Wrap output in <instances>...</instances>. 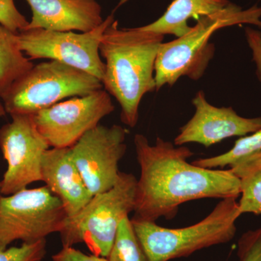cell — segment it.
I'll use <instances>...</instances> for the list:
<instances>
[{
  "instance_id": "cell-21",
  "label": "cell",
  "mask_w": 261,
  "mask_h": 261,
  "mask_svg": "<svg viewBox=\"0 0 261 261\" xmlns=\"http://www.w3.org/2000/svg\"><path fill=\"white\" fill-rule=\"evenodd\" d=\"M237 255L239 261H261V226L242 234L238 240Z\"/></svg>"
},
{
  "instance_id": "cell-25",
  "label": "cell",
  "mask_w": 261,
  "mask_h": 261,
  "mask_svg": "<svg viewBox=\"0 0 261 261\" xmlns=\"http://www.w3.org/2000/svg\"><path fill=\"white\" fill-rule=\"evenodd\" d=\"M6 114L7 113L5 111L4 106H3V103L0 102V118L5 116Z\"/></svg>"
},
{
  "instance_id": "cell-12",
  "label": "cell",
  "mask_w": 261,
  "mask_h": 261,
  "mask_svg": "<svg viewBox=\"0 0 261 261\" xmlns=\"http://www.w3.org/2000/svg\"><path fill=\"white\" fill-rule=\"evenodd\" d=\"M195 113L174 139L176 146L195 142L206 147L232 137H244L261 129V117L244 118L231 107L217 108L206 99L202 91L192 99Z\"/></svg>"
},
{
  "instance_id": "cell-24",
  "label": "cell",
  "mask_w": 261,
  "mask_h": 261,
  "mask_svg": "<svg viewBox=\"0 0 261 261\" xmlns=\"http://www.w3.org/2000/svg\"><path fill=\"white\" fill-rule=\"evenodd\" d=\"M249 47L251 48L253 61L256 65V74L261 83V33L254 29L247 28L245 30Z\"/></svg>"
},
{
  "instance_id": "cell-19",
  "label": "cell",
  "mask_w": 261,
  "mask_h": 261,
  "mask_svg": "<svg viewBox=\"0 0 261 261\" xmlns=\"http://www.w3.org/2000/svg\"><path fill=\"white\" fill-rule=\"evenodd\" d=\"M106 259L108 261H149L128 216L118 226L114 243Z\"/></svg>"
},
{
  "instance_id": "cell-18",
  "label": "cell",
  "mask_w": 261,
  "mask_h": 261,
  "mask_svg": "<svg viewBox=\"0 0 261 261\" xmlns=\"http://www.w3.org/2000/svg\"><path fill=\"white\" fill-rule=\"evenodd\" d=\"M261 154V129L241 137L231 149L219 155L194 161L192 163L209 169L232 168Z\"/></svg>"
},
{
  "instance_id": "cell-8",
  "label": "cell",
  "mask_w": 261,
  "mask_h": 261,
  "mask_svg": "<svg viewBox=\"0 0 261 261\" xmlns=\"http://www.w3.org/2000/svg\"><path fill=\"white\" fill-rule=\"evenodd\" d=\"M115 20L114 13L91 32L76 34L42 29H25L18 33L20 50L31 59H49L70 65L101 81L106 69L99 53L103 34Z\"/></svg>"
},
{
  "instance_id": "cell-7",
  "label": "cell",
  "mask_w": 261,
  "mask_h": 261,
  "mask_svg": "<svg viewBox=\"0 0 261 261\" xmlns=\"http://www.w3.org/2000/svg\"><path fill=\"white\" fill-rule=\"evenodd\" d=\"M66 213L47 187L23 189L0 196V250L17 240L33 243L60 232Z\"/></svg>"
},
{
  "instance_id": "cell-14",
  "label": "cell",
  "mask_w": 261,
  "mask_h": 261,
  "mask_svg": "<svg viewBox=\"0 0 261 261\" xmlns=\"http://www.w3.org/2000/svg\"><path fill=\"white\" fill-rule=\"evenodd\" d=\"M42 181L59 198L68 217L78 214L92 198L69 148L48 149L41 165Z\"/></svg>"
},
{
  "instance_id": "cell-27",
  "label": "cell",
  "mask_w": 261,
  "mask_h": 261,
  "mask_svg": "<svg viewBox=\"0 0 261 261\" xmlns=\"http://www.w3.org/2000/svg\"><path fill=\"white\" fill-rule=\"evenodd\" d=\"M39 261H42V260H39Z\"/></svg>"
},
{
  "instance_id": "cell-16",
  "label": "cell",
  "mask_w": 261,
  "mask_h": 261,
  "mask_svg": "<svg viewBox=\"0 0 261 261\" xmlns=\"http://www.w3.org/2000/svg\"><path fill=\"white\" fill-rule=\"evenodd\" d=\"M17 34L0 24V98L34 65L19 48Z\"/></svg>"
},
{
  "instance_id": "cell-6",
  "label": "cell",
  "mask_w": 261,
  "mask_h": 261,
  "mask_svg": "<svg viewBox=\"0 0 261 261\" xmlns=\"http://www.w3.org/2000/svg\"><path fill=\"white\" fill-rule=\"evenodd\" d=\"M103 89L94 75L53 61L34 65L1 97L7 113L36 114L65 98L83 97Z\"/></svg>"
},
{
  "instance_id": "cell-23",
  "label": "cell",
  "mask_w": 261,
  "mask_h": 261,
  "mask_svg": "<svg viewBox=\"0 0 261 261\" xmlns=\"http://www.w3.org/2000/svg\"><path fill=\"white\" fill-rule=\"evenodd\" d=\"M53 261H108L106 257L87 255L73 247H63L61 251L51 257Z\"/></svg>"
},
{
  "instance_id": "cell-13",
  "label": "cell",
  "mask_w": 261,
  "mask_h": 261,
  "mask_svg": "<svg viewBox=\"0 0 261 261\" xmlns=\"http://www.w3.org/2000/svg\"><path fill=\"white\" fill-rule=\"evenodd\" d=\"M32 12L27 29L56 32L94 30L104 21L96 0H25Z\"/></svg>"
},
{
  "instance_id": "cell-2",
  "label": "cell",
  "mask_w": 261,
  "mask_h": 261,
  "mask_svg": "<svg viewBox=\"0 0 261 261\" xmlns=\"http://www.w3.org/2000/svg\"><path fill=\"white\" fill-rule=\"evenodd\" d=\"M164 37L142 27L120 29L114 20L101 39L103 88L119 103L122 123L130 128L138 123L142 98L156 91L154 65Z\"/></svg>"
},
{
  "instance_id": "cell-3",
  "label": "cell",
  "mask_w": 261,
  "mask_h": 261,
  "mask_svg": "<svg viewBox=\"0 0 261 261\" xmlns=\"http://www.w3.org/2000/svg\"><path fill=\"white\" fill-rule=\"evenodd\" d=\"M240 24H251L261 28V6L253 5L243 10L230 3L226 8L197 20L195 27L181 37L163 43L154 65L156 91L172 87L182 76L200 80L214 58L215 47L210 39L219 29Z\"/></svg>"
},
{
  "instance_id": "cell-1",
  "label": "cell",
  "mask_w": 261,
  "mask_h": 261,
  "mask_svg": "<svg viewBox=\"0 0 261 261\" xmlns=\"http://www.w3.org/2000/svg\"><path fill=\"white\" fill-rule=\"evenodd\" d=\"M140 177L137 179L133 219L155 222L161 217L172 219L178 207L189 201L205 198L238 199L240 180L228 169L195 166L185 146L156 139L150 145L143 135L134 139Z\"/></svg>"
},
{
  "instance_id": "cell-26",
  "label": "cell",
  "mask_w": 261,
  "mask_h": 261,
  "mask_svg": "<svg viewBox=\"0 0 261 261\" xmlns=\"http://www.w3.org/2000/svg\"><path fill=\"white\" fill-rule=\"evenodd\" d=\"M1 189H2V185H1V181H0V196L3 195H2Z\"/></svg>"
},
{
  "instance_id": "cell-15",
  "label": "cell",
  "mask_w": 261,
  "mask_h": 261,
  "mask_svg": "<svg viewBox=\"0 0 261 261\" xmlns=\"http://www.w3.org/2000/svg\"><path fill=\"white\" fill-rule=\"evenodd\" d=\"M230 3L228 0H173L161 18L142 28L164 36L180 37L191 29L188 24L190 19L199 20L214 14Z\"/></svg>"
},
{
  "instance_id": "cell-11",
  "label": "cell",
  "mask_w": 261,
  "mask_h": 261,
  "mask_svg": "<svg viewBox=\"0 0 261 261\" xmlns=\"http://www.w3.org/2000/svg\"><path fill=\"white\" fill-rule=\"evenodd\" d=\"M127 133L119 125L99 124L70 147L72 159L92 196L108 191L118 181V164L126 152Z\"/></svg>"
},
{
  "instance_id": "cell-4",
  "label": "cell",
  "mask_w": 261,
  "mask_h": 261,
  "mask_svg": "<svg viewBox=\"0 0 261 261\" xmlns=\"http://www.w3.org/2000/svg\"><path fill=\"white\" fill-rule=\"evenodd\" d=\"M240 216L237 199L229 197L220 201L205 219L187 227L165 228L153 221L130 220L149 261H169L229 243Z\"/></svg>"
},
{
  "instance_id": "cell-10",
  "label": "cell",
  "mask_w": 261,
  "mask_h": 261,
  "mask_svg": "<svg viewBox=\"0 0 261 261\" xmlns=\"http://www.w3.org/2000/svg\"><path fill=\"white\" fill-rule=\"evenodd\" d=\"M114 109L111 95L102 89L43 109L34 121L49 147L69 148Z\"/></svg>"
},
{
  "instance_id": "cell-22",
  "label": "cell",
  "mask_w": 261,
  "mask_h": 261,
  "mask_svg": "<svg viewBox=\"0 0 261 261\" xmlns=\"http://www.w3.org/2000/svg\"><path fill=\"white\" fill-rule=\"evenodd\" d=\"M0 24L11 32L25 30L29 22L15 6L14 0H0Z\"/></svg>"
},
{
  "instance_id": "cell-5",
  "label": "cell",
  "mask_w": 261,
  "mask_h": 261,
  "mask_svg": "<svg viewBox=\"0 0 261 261\" xmlns=\"http://www.w3.org/2000/svg\"><path fill=\"white\" fill-rule=\"evenodd\" d=\"M137 179L132 173H120L116 185L94 195L73 217H67L61 231L63 247L84 243L93 255L107 257L118 226L135 211Z\"/></svg>"
},
{
  "instance_id": "cell-9",
  "label": "cell",
  "mask_w": 261,
  "mask_h": 261,
  "mask_svg": "<svg viewBox=\"0 0 261 261\" xmlns=\"http://www.w3.org/2000/svg\"><path fill=\"white\" fill-rule=\"evenodd\" d=\"M0 128V149L8 168L1 181L2 195H13L34 182L42 181L43 155L49 149L38 130L34 114L11 115Z\"/></svg>"
},
{
  "instance_id": "cell-20",
  "label": "cell",
  "mask_w": 261,
  "mask_h": 261,
  "mask_svg": "<svg viewBox=\"0 0 261 261\" xmlns=\"http://www.w3.org/2000/svg\"><path fill=\"white\" fill-rule=\"evenodd\" d=\"M47 253L46 239L33 243H23L20 247L0 250V261H39Z\"/></svg>"
},
{
  "instance_id": "cell-17",
  "label": "cell",
  "mask_w": 261,
  "mask_h": 261,
  "mask_svg": "<svg viewBox=\"0 0 261 261\" xmlns=\"http://www.w3.org/2000/svg\"><path fill=\"white\" fill-rule=\"evenodd\" d=\"M240 180V213L261 215V154L230 168Z\"/></svg>"
}]
</instances>
